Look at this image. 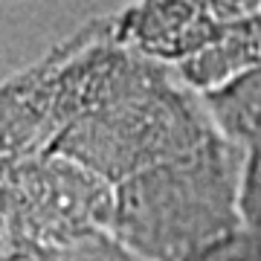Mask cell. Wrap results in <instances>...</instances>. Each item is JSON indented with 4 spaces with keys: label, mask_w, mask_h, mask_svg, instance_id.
<instances>
[{
    "label": "cell",
    "mask_w": 261,
    "mask_h": 261,
    "mask_svg": "<svg viewBox=\"0 0 261 261\" xmlns=\"http://www.w3.org/2000/svg\"><path fill=\"white\" fill-rule=\"evenodd\" d=\"M244 151L221 137L116 183L108 232L148 261H189L244 229Z\"/></svg>",
    "instance_id": "obj_1"
},
{
    "label": "cell",
    "mask_w": 261,
    "mask_h": 261,
    "mask_svg": "<svg viewBox=\"0 0 261 261\" xmlns=\"http://www.w3.org/2000/svg\"><path fill=\"white\" fill-rule=\"evenodd\" d=\"M49 261H148V258H142L140 252L125 247L108 229H87L82 235L67 238L49 255Z\"/></svg>",
    "instance_id": "obj_2"
},
{
    "label": "cell",
    "mask_w": 261,
    "mask_h": 261,
    "mask_svg": "<svg viewBox=\"0 0 261 261\" xmlns=\"http://www.w3.org/2000/svg\"><path fill=\"white\" fill-rule=\"evenodd\" d=\"M244 186H241V215L244 229L261 235V142H252L244 151Z\"/></svg>",
    "instance_id": "obj_3"
},
{
    "label": "cell",
    "mask_w": 261,
    "mask_h": 261,
    "mask_svg": "<svg viewBox=\"0 0 261 261\" xmlns=\"http://www.w3.org/2000/svg\"><path fill=\"white\" fill-rule=\"evenodd\" d=\"M189 261H261V235L238 229L229 238L212 244L209 250L192 255Z\"/></svg>",
    "instance_id": "obj_4"
}]
</instances>
